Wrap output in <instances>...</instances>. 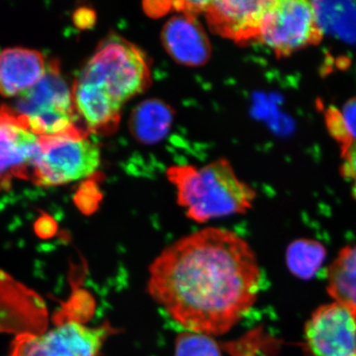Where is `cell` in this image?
<instances>
[{"label": "cell", "instance_id": "cell-22", "mask_svg": "<svg viewBox=\"0 0 356 356\" xmlns=\"http://www.w3.org/2000/svg\"><path fill=\"white\" fill-rule=\"evenodd\" d=\"M89 11L86 9H79L74 14V21L79 27H86L90 24V19H93V16H89Z\"/></svg>", "mask_w": 356, "mask_h": 356}, {"label": "cell", "instance_id": "cell-10", "mask_svg": "<svg viewBox=\"0 0 356 356\" xmlns=\"http://www.w3.org/2000/svg\"><path fill=\"white\" fill-rule=\"evenodd\" d=\"M161 44L177 64L201 67L210 60L212 46L195 15L179 13L172 16L161 33Z\"/></svg>", "mask_w": 356, "mask_h": 356}, {"label": "cell", "instance_id": "cell-14", "mask_svg": "<svg viewBox=\"0 0 356 356\" xmlns=\"http://www.w3.org/2000/svg\"><path fill=\"white\" fill-rule=\"evenodd\" d=\"M43 54L32 49L13 47L0 53V95L19 96L33 88L46 72Z\"/></svg>", "mask_w": 356, "mask_h": 356}, {"label": "cell", "instance_id": "cell-1", "mask_svg": "<svg viewBox=\"0 0 356 356\" xmlns=\"http://www.w3.org/2000/svg\"><path fill=\"white\" fill-rule=\"evenodd\" d=\"M147 292L187 332L217 337L252 310L261 269L229 229L206 228L166 247L149 267Z\"/></svg>", "mask_w": 356, "mask_h": 356}, {"label": "cell", "instance_id": "cell-20", "mask_svg": "<svg viewBox=\"0 0 356 356\" xmlns=\"http://www.w3.org/2000/svg\"><path fill=\"white\" fill-rule=\"evenodd\" d=\"M341 154L343 159L341 175L350 182L351 191L356 199V144L351 145Z\"/></svg>", "mask_w": 356, "mask_h": 356}, {"label": "cell", "instance_id": "cell-11", "mask_svg": "<svg viewBox=\"0 0 356 356\" xmlns=\"http://www.w3.org/2000/svg\"><path fill=\"white\" fill-rule=\"evenodd\" d=\"M13 111L21 118L51 113H76L72 89L60 74L56 60L47 65L43 77L33 88L21 93Z\"/></svg>", "mask_w": 356, "mask_h": 356}, {"label": "cell", "instance_id": "cell-9", "mask_svg": "<svg viewBox=\"0 0 356 356\" xmlns=\"http://www.w3.org/2000/svg\"><path fill=\"white\" fill-rule=\"evenodd\" d=\"M271 0L209 1L205 14L208 26L215 34L236 43L259 40L262 22Z\"/></svg>", "mask_w": 356, "mask_h": 356}, {"label": "cell", "instance_id": "cell-19", "mask_svg": "<svg viewBox=\"0 0 356 356\" xmlns=\"http://www.w3.org/2000/svg\"><path fill=\"white\" fill-rule=\"evenodd\" d=\"M175 356H222L214 337L184 332L175 339Z\"/></svg>", "mask_w": 356, "mask_h": 356}, {"label": "cell", "instance_id": "cell-2", "mask_svg": "<svg viewBox=\"0 0 356 356\" xmlns=\"http://www.w3.org/2000/svg\"><path fill=\"white\" fill-rule=\"evenodd\" d=\"M166 175L177 189L178 204L192 221L245 214L254 205V189L236 177L227 159L201 168L173 165Z\"/></svg>", "mask_w": 356, "mask_h": 356}, {"label": "cell", "instance_id": "cell-6", "mask_svg": "<svg viewBox=\"0 0 356 356\" xmlns=\"http://www.w3.org/2000/svg\"><path fill=\"white\" fill-rule=\"evenodd\" d=\"M111 332L108 325L89 327L81 323L65 322L47 334H19L10 356H99Z\"/></svg>", "mask_w": 356, "mask_h": 356}, {"label": "cell", "instance_id": "cell-5", "mask_svg": "<svg viewBox=\"0 0 356 356\" xmlns=\"http://www.w3.org/2000/svg\"><path fill=\"white\" fill-rule=\"evenodd\" d=\"M324 30L314 2L271 0L262 22L259 41L277 57H287L321 43Z\"/></svg>", "mask_w": 356, "mask_h": 356}, {"label": "cell", "instance_id": "cell-15", "mask_svg": "<svg viewBox=\"0 0 356 356\" xmlns=\"http://www.w3.org/2000/svg\"><path fill=\"white\" fill-rule=\"evenodd\" d=\"M173 119L170 105L161 100L147 99L133 110L129 126L136 140L142 144H156L170 132Z\"/></svg>", "mask_w": 356, "mask_h": 356}, {"label": "cell", "instance_id": "cell-4", "mask_svg": "<svg viewBox=\"0 0 356 356\" xmlns=\"http://www.w3.org/2000/svg\"><path fill=\"white\" fill-rule=\"evenodd\" d=\"M100 165V149L86 137H38L24 178L40 185H60L95 175Z\"/></svg>", "mask_w": 356, "mask_h": 356}, {"label": "cell", "instance_id": "cell-21", "mask_svg": "<svg viewBox=\"0 0 356 356\" xmlns=\"http://www.w3.org/2000/svg\"><path fill=\"white\" fill-rule=\"evenodd\" d=\"M35 232L42 238H53L57 233V222L53 217L44 214L35 222Z\"/></svg>", "mask_w": 356, "mask_h": 356}, {"label": "cell", "instance_id": "cell-3", "mask_svg": "<svg viewBox=\"0 0 356 356\" xmlns=\"http://www.w3.org/2000/svg\"><path fill=\"white\" fill-rule=\"evenodd\" d=\"M97 86L123 106L151 84V65L139 47L117 35L98 44L77 76Z\"/></svg>", "mask_w": 356, "mask_h": 356}, {"label": "cell", "instance_id": "cell-13", "mask_svg": "<svg viewBox=\"0 0 356 356\" xmlns=\"http://www.w3.org/2000/svg\"><path fill=\"white\" fill-rule=\"evenodd\" d=\"M74 111L88 132L106 135L118 127L122 105L93 84L76 79L72 88Z\"/></svg>", "mask_w": 356, "mask_h": 356}, {"label": "cell", "instance_id": "cell-8", "mask_svg": "<svg viewBox=\"0 0 356 356\" xmlns=\"http://www.w3.org/2000/svg\"><path fill=\"white\" fill-rule=\"evenodd\" d=\"M47 325L41 297L0 270V332L41 334Z\"/></svg>", "mask_w": 356, "mask_h": 356}, {"label": "cell", "instance_id": "cell-12", "mask_svg": "<svg viewBox=\"0 0 356 356\" xmlns=\"http://www.w3.org/2000/svg\"><path fill=\"white\" fill-rule=\"evenodd\" d=\"M38 138L20 125L10 107H0V191L11 178H24Z\"/></svg>", "mask_w": 356, "mask_h": 356}, {"label": "cell", "instance_id": "cell-17", "mask_svg": "<svg viewBox=\"0 0 356 356\" xmlns=\"http://www.w3.org/2000/svg\"><path fill=\"white\" fill-rule=\"evenodd\" d=\"M327 250L322 243L299 238L288 245L286 266L295 277L311 280L324 264Z\"/></svg>", "mask_w": 356, "mask_h": 356}, {"label": "cell", "instance_id": "cell-18", "mask_svg": "<svg viewBox=\"0 0 356 356\" xmlns=\"http://www.w3.org/2000/svg\"><path fill=\"white\" fill-rule=\"evenodd\" d=\"M325 118L332 137L341 144V151L356 144V96L344 104L341 111L327 110Z\"/></svg>", "mask_w": 356, "mask_h": 356}, {"label": "cell", "instance_id": "cell-16", "mask_svg": "<svg viewBox=\"0 0 356 356\" xmlns=\"http://www.w3.org/2000/svg\"><path fill=\"white\" fill-rule=\"evenodd\" d=\"M327 291L356 314V245L343 248L327 268Z\"/></svg>", "mask_w": 356, "mask_h": 356}, {"label": "cell", "instance_id": "cell-7", "mask_svg": "<svg viewBox=\"0 0 356 356\" xmlns=\"http://www.w3.org/2000/svg\"><path fill=\"white\" fill-rule=\"evenodd\" d=\"M304 334L312 356H356V314L343 303L316 309Z\"/></svg>", "mask_w": 356, "mask_h": 356}]
</instances>
